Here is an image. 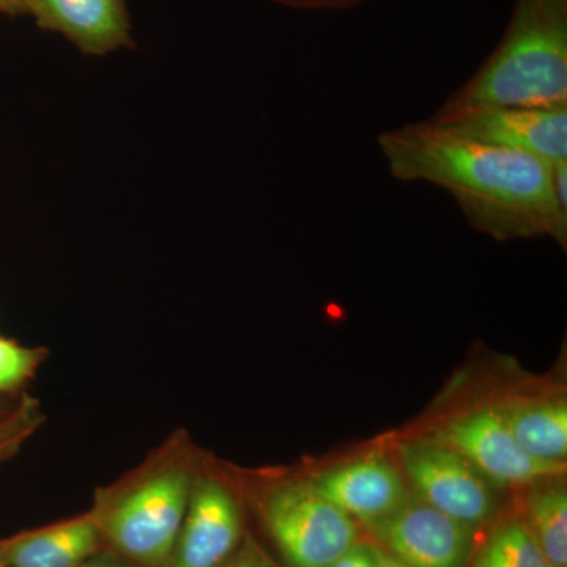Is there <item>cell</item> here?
<instances>
[{
  "instance_id": "6da1fadb",
  "label": "cell",
  "mask_w": 567,
  "mask_h": 567,
  "mask_svg": "<svg viewBox=\"0 0 567 567\" xmlns=\"http://www.w3.org/2000/svg\"><path fill=\"white\" fill-rule=\"evenodd\" d=\"M395 181L427 183L453 197L466 223L496 241L551 238L567 244V210L554 188V166L466 137L431 118L377 137Z\"/></svg>"
},
{
  "instance_id": "7a4b0ae2",
  "label": "cell",
  "mask_w": 567,
  "mask_h": 567,
  "mask_svg": "<svg viewBox=\"0 0 567 567\" xmlns=\"http://www.w3.org/2000/svg\"><path fill=\"white\" fill-rule=\"evenodd\" d=\"M567 104V0H516L498 47L432 115L484 107Z\"/></svg>"
},
{
  "instance_id": "3957f363",
  "label": "cell",
  "mask_w": 567,
  "mask_h": 567,
  "mask_svg": "<svg viewBox=\"0 0 567 567\" xmlns=\"http://www.w3.org/2000/svg\"><path fill=\"white\" fill-rule=\"evenodd\" d=\"M196 473L193 454L178 439L99 492L91 514L107 550L137 567H166Z\"/></svg>"
},
{
  "instance_id": "277c9868",
  "label": "cell",
  "mask_w": 567,
  "mask_h": 567,
  "mask_svg": "<svg viewBox=\"0 0 567 567\" xmlns=\"http://www.w3.org/2000/svg\"><path fill=\"white\" fill-rule=\"evenodd\" d=\"M260 516L290 567H330L358 540V524L328 502L309 480L268 487Z\"/></svg>"
},
{
  "instance_id": "5b68a950",
  "label": "cell",
  "mask_w": 567,
  "mask_h": 567,
  "mask_svg": "<svg viewBox=\"0 0 567 567\" xmlns=\"http://www.w3.org/2000/svg\"><path fill=\"white\" fill-rule=\"evenodd\" d=\"M401 472L413 495L475 529L498 507L496 486L462 454L434 439L412 440L399 447Z\"/></svg>"
},
{
  "instance_id": "8992f818",
  "label": "cell",
  "mask_w": 567,
  "mask_h": 567,
  "mask_svg": "<svg viewBox=\"0 0 567 567\" xmlns=\"http://www.w3.org/2000/svg\"><path fill=\"white\" fill-rule=\"evenodd\" d=\"M432 439L456 450L496 487H528L566 472V465L529 456L494 405L451 417Z\"/></svg>"
},
{
  "instance_id": "52a82bcc",
  "label": "cell",
  "mask_w": 567,
  "mask_h": 567,
  "mask_svg": "<svg viewBox=\"0 0 567 567\" xmlns=\"http://www.w3.org/2000/svg\"><path fill=\"white\" fill-rule=\"evenodd\" d=\"M380 548L409 567H466L473 528L410 494L390 516L364 527Z\"/></svg>"
},
{
  "instance_id": "ba28073f",
  "label": "cell",
  "mask_w": 567,
  "mask_h": 567,
  "mask_svg": "<svg viewBox=\"0 0 567 567\" xmlns=\"http://www.w3.org/2000/svg\"><path fill=\"white\" fill-rule=\"evenodd\" d=\"M244 543V516L230 487L197 468L166 567H221Z\"/></svg>"
},
{
  "instance_id": "9c48e42d",
  "label": "cell",
  "mask_w": 567,
  "mask_h": 567,
  "mask_svg": "<svg viewBox=\"0 0 567 567\" xmlns=\"http://www.w3.org/2000/svg\"><path fill=\"white\" fill-rule=\"evenodd\" d=\"M434 122L473 140L528 153L550 166L567 162V104L484 107Z\"/></svg>"
},
{
  "instance_id": "30bf717a",
  "label": "cell",
  "mask_w": 567,
  "mask_h": 567,
  "mask_svg": "<svg viewBox=\"0 0 567 567\" xmlns=\"http://www.w3.org/2000/svg\"><path fill=\"white\" fill-rule=\"evenodd\" d=\"M309 483L363 527L390 516L412 494L401 468L383 456L336 465L309 477Z\"/></svg>"
},
{
  "instance_id": "8fae6325",
  "label": "cell",
  "mask_w": 567,
  "mask_h": 567,
  "mask_svg": "<svg viewBox=\"0 0 567 567\" xmlns=\"http://www.w3.org/2000/svg\"><path fill=\"white\" fill-rule=\"evenodd\" d=\"M25 13L89 55H106L132 44L123 0H29Z\"/></svg>"
},
{
  "instance_id": "7c38bea8",
  "label": "cell",
  "mask_w": 567,
  "mask_h": 567,
  "mask_svg": "<svg viewBox=\"0 0 567 567\" xmlns=\"http://www.w3.org/2000/svg\"><path fill=\"white\" fill-rule=\"evenodd\" d=\"M106 550L91 511L0 543L6 567H78Z\"/></svg>"
},
{
  "instance_id": "4fadbf2b",
  "label": "cell",
  "mask_w": 567,
  "mask_h": 567,
  "mask_svg": "<svg viewBox=\"0 0 567 567\" xmlns=\"http://www.w3.org/2000/svg\"><path fill=\"white\" fill-rule=\"evenodd\" d=\"M518 445L546 464L565 465L567 404L561 398H511L494 405Z\"/></svg>"
},
{
  "instance_id": "5bb4252c",
  "label": "cell",
  "mask_w": 567,
  "mask_h": 567,
  "mask_svg": "<svg viewBox=\"0 0 567 567\" xmlns=\"http://www.w3.org/2000/svg\"><path fill=\"white\" fill-rule=\"evenodd\" d=\"M559 477L527 487L522 522L543 554L555 566L567 567V491Z\"/></svg>"
},
{
  "instance_id": "9a60e30c",
  "label": "cell",
  "mask_w": 567,
  "mask_h": 567,
  "mask_svg": "<svg viewBox=\"0 0 567 567\" xmlns=\"http://www.w3.org/2000/svg\"><path fill=\"white\" fill-rule=\"evenodd\" d=\"M466 567H557L518 518L498 525Z\"/></svg>"
},
{
  "instance_id": "2e32d148",
  "label": "cell",
  "mask_w": 567,
  "mask_h": 567,
  "mask_svg": "<svg viewBox=\"0 0 567 567\" xmlns=\"http://www.w3.org/2000/svg\"><path fill=\"white\" fill-rule=\"evenodd\" d=\"M40 423L39 406L29 398L10 416L0 420V462L13 456Z\"/></svg>"
},
{
  "instance_id": "e0dca14e",
  "label": "cell",
  "mask_w": 567,
  "mask_h": 567,
  "mask_svg": "<svg viewBox=\"0 0 567 567\" xmlns=\"http://www.w3.org/2000/svg\"><path fill=\"white\" fill-rule=\"evenodd\" d=\"M40 360L39 350L25 349L17 342L0 338V393L20 386L32 375Z\"/></svg>"
},
{
  "instance_id": "ac0fdd59",
  "label": "cell",
  "mask_w": 567,
  "mask_h": 567,
  "mask_svg": "<svg viewBox=\"0 0 567 567\" xmlns=\"http://www.w3.org/2000/svg\"><path fill=\"white\" fill-rule=\"evenodd\" d=\"M221 567H278L251 539L244 540Z\"/></svg>"
},
{
  "instance_id": "d6986e66",
  "label": "cell",
  "mask_w": 567,
  "mask_h": 567,
  "mask_svg": "<svg viewBox=\"0 0 567 567\" xmlns=\"http://www.w3.org/2000/svg\"><path fill=\"white\" fill-rule=\"evenodd\" d=\"M330 567H379L377 565L375 547L368 544H354L341 558L336 559Z\"/></svg>"
},
{
  "instance_id": "ffe728a7",
  "label": "cell",
  "mask_w": 567,
  "mask_h": 567,
  "mask_svg": "<svg viewBox=\"0 0 567 567\" xmlns=\"http://www.w3.org/2000/svg\"><path fill=\"white\" fill-rule=\"evenodd\" d=\"M282 2L292 3L301 9L346 10L360 6L364 0H282Z\"/></svg>"
},
{
  "instance_id": "44dd1931",
  "label": "cell",
  "mask_w": 567,
  "mask_h": 567,
  "mask_svg": "<svg viewBox=\"0 0 567 567\" xmlns=\"http://www.w3.org/2000/svg\"><path fill=\"white\" fill-rule=\"evenodd\" d=\"M78 567H137L132 565V563L126 561L122 557H118L117 554L111 550H103L100 554H96L95 557L87 559V561L82 563V565Z\"/></svg>"
},
{
  "instance_id": "7402d4cb",
  "label": "cell",
  "mask_w": 567,
  "mask_h": 567,
  "mask_svg": "<svg viewBox=\"0 0 567 567\" xmlns=\"http://www.w3.org/2000/svg\"><path fill=\"white\" fill-rule=\"evenodd\" d=\"M29 0H0V11L18 14L28 11Z\"/></svg>"
},
{
  "instance_id": "603a6c76",
  "label": "cell",
  "mask_w": 567,
  "mask_h": 567,
  "mask_svg": "<svg viewBox=\"0 0 567 567\" xmlns=\"http://www.w3.org/2000/svg\"><path fill=\"white\" fill-rule=\"evenodd\" d=\"M375 555L377 565H379V567H409L405 566L404 563L399 561V559L388 555L386 551H383L380 547H375Z\"/></svg>"
},
{
  "instance_id": "cb8c5ba5",
  "label": "cell",
  "mask_w": 567,
  "mask_h": 567,
  "mask_svg": "<svg viewBox=\"0 0 567 567\" xmlns=\"http://www.w3.org/2000/svg\"><path fill=\"white\" fill-rule=\"evenodd\" d=\"M0 567H6V566H3V563H2V561H0Z\"/></svg>"
}]
</instances>
